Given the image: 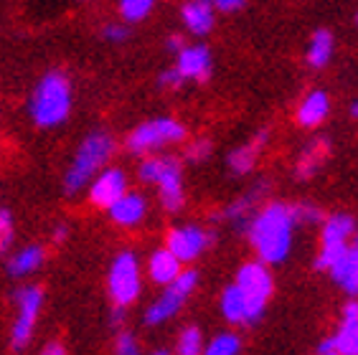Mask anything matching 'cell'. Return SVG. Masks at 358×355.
<instances>
[{
    "label": "cell",
    "mask_w": 358,
    "mask_h": 355,
    "mask_svg": "<svg viewBox=\"0 0 358 355\" xmlns=\"http://www.w3.org/2000/svg\"><path fill=\"white\" fill-rule=\"evenodd\" d=\"M264 140H267V132H259V135H257L249 145L236 147V150L229 155V165H231V171L234 173L252 171V168H255V160H257V152H259V147L264 145Z\"/></svg>",
    "instance_id": "obj_19"
},
{
    "label": "cell",
    "mask_w": 358,
    "mask_h": 355,
    "mask_svg": "<svg viewBox=\"0 0 358 355\" xmlns=\"http://www.w3.org/2000/svg\"><path fill=\"white\" fill-rule=\"evenodd\" d=\"M152 355H168V353H166V350H155Z\"/></svg>",
    "instance_id": "obj_43"
},
{
    "label": "cell",
    "mask_w": 358,
    "mask_h": 355,
    "mask_svg": "<svg viewBox=\"0 0 358 355\" xmlns=\"http://www.w3.org/2000/svg\"><path fill=\"white\" fill-rule=\"evenodd\" d=\"M183 137H186L183 124L176 122V119H168V117H160V119H150V122L140 124L138 130H132V135L127 137V150L148 152L160 147V145L178 143Z\"/></svg>",
    "instance_id": "obj_5"
},
{
    "label": "cell",
    "mask_w": 358,
    "mask_h": 355,
    "mask_svg": "<svg viewBox=\"0 0 358 355\" xmlns=\"http://www.w3.org/2000/svg\"><path fill=\"white\" fill-rule=\"evenodd\" d=\"M241 6H244L241 0H219L221 10H236V8H241Z\"/></svg>",
    "instance_id": "obj_39"
},
{
    "label": "cell",
    "mask_w": 358,
    "mask_h": 355,
    "mask_svg": "<svg viewBox=\"0 0 358 355\" xmlns=\"http://www.w3.org/2000/svg\"><path fill=\"white\" fill-rule=\"evenodd\" d=\"M341 355H358V322H343V328L333 338Z\"/></svg>",
    "instance_id": "obj_24"
},
{
    "label": "cell",
    "mask_w": 358,
    "mask_h": 355,
    "mask_svg": "<svg viewBox=\"0 0 358 355\" xmlns=\"http://www.w3.org/2000/svg\"><path fill=\"white\" fill-rule=\"evenodd\" d=\"M43 264V249L41 246H26L23 252H18L15 256H10L8 261V272L13 277H23V274L36 272Z\"/></svg>",
    "instance_id": "obj_20"
},
{
    "label": "cell",
    "mask_w": 358,
    "mask_h": 355,
    "mask_svg": "<svg viewBox=\"0 0 358 355\" xmlns=\"http://www.w3.org/2000/svg\"><path fill=\"white\" fill-rule=\"evenodd\" d=\"M259 193H262V191L257 188V191L252 193V196H244V198H239V201H236V203L229 205V208H227V216H229V219H236V216H244V213H247L249 208H252V203H255V198H257V196H259Z\"/></svg>",
    "instance_id": "obj_32"
},
{
    "label": "cell",
    "mask_w": 358,
    "mask_h": 355,
    "mask_svg": "<svg viewBox=\"0 0 358 355\" xmlns=\"http://www.w3.org/2000/svg\"><path fill=\"white\" fill-rule=\"evenodd\" d=\"M203 353V340H201L199 328H186L178 338V355H201Z\"/></svg>",
    "instance_id": "obj_26"
},
{
    "label": "cell",
    "mask_w": 358,
    "mask_h": 355,
    "mask_svg": "<svg viewBox=\"0 0 358 355\" xmlns=\"http://www.w3.org/2000/svg\"><path fill=\"white\" fill-rule=\"evenodd\" d=\"M211 152V143L208 140H199V143H193L191 147H188V160H203V157Z\"/></svg>",
    "instance_id": "obj_33"
},
{
    "label": "cell",
    "mask_w": 358,
    "mask_h": 355,
    "mask_svg": "<svg viewBox=\"0 0 358 355\" xmlns=\"http://www.w3.org/2000/svg\"><path fill=\"white\" fill-rule=\"evenodd\" d=\"M115 353L117 355H140V345L130 333H120L117 342H115Z\"/></svg>",
    "instance_id": "obj_31"
},
{
    "label": "cell",
    "mask_w": 358,
    "mask_h": 355,
    "mask_svg": "<svg viewBox=\"0 0 358 355\" xmlns=\"http://www.w3.org/2000/svg\"><path fill=\"white\" fill-rule=\"evenodd\" d=\"M64 233H66V229H64V226H59V229H56V236H54V239H56V241H62V239H64Z\"/></svg>",
    "instance_id": "obj_41"
},
{
    "label": "cell",
    "mask_w": 358,
    "mask_h": 355,
    "mask_svg": "<svg viewBox=\"0 0 358 355\" xmlns=\"http://www.w3.org/2000/svg\"><path fill=\"white\" fill-rule=\"evenodd\" d=\"M196 282H199V274L196 272H180L178 280L173 282V284H168V292L160 297L155 305H150V310L145 312V322L148 325H160V322H166L168 317H173V314L178 312L180 305L186 302V297L193 292V287H196Z\"/></svg>",
    "instance_id": "obj_7"
},
{
    "label": "cell",
    "mask_w": 358,
    "mask_h": 355,
    "mask_svg": "<svg viewBox=\"0 0 358 355\" xmlns=\"http://www.w3.org/2000/svg\"><path fill=\"white\" fill-rule=\"evenodd\" d=\"M160 201L168 211H178L183 205V183H180V165L173 157H163V171L158 178Z\"/></svg>",
    "instance_id": "obj_11"
},
{
    "label": "cell",
    "mask_w": 358,
    "mask_h": 355,
    "mask_svg": "<svg viewBox=\"0 0 358 355\" xmlns=\"http://www.w3.org/2000/svg\"><path fill=\"white\" fill-rule=\"evenodd\" d=\"M328 110H331V102H328V94L325 92H313V94L305 96V102L300 104L297 110V122L303 127H315L328 117Z\"/></svg>",
    "instance_id": "obj_16"
},
{
    "label": "cell",
    "mask_w": 358,
    "mask_h": 355,
    "mask_svg": "<svg viewBox=\"0 0 358 355\" xmlns=\"http://www.w3.org/2000/svg\"><path fill=\"white\" fill-rule=\"evenodd\" d=\"M343 322H358V302H348L343 310Z\"/></svg>",
    "instance_id": "obj_38"
},
{
    "label": "cell",
    "mask_w": 358,
    "mask_h": 355,
    "mask_svg": "<svg viewBox=\"0 0 358 355\" xmlns=\"http://www.w3.org/2000/svg\"><path fill=\"white\" fill-rule=\"evenodd\" d=\"M351 231H353V219H351V216H343V213L331 216V219L325 221L323 244H345V239H348V233H351Z\"/></svg>",
    "instance_id": "obj_22"
},
{
    "label": "cell",
    "mask_w": 358,
    "mask_h": 355,
    "mask_svg": "<svg viewBox=\"0 0 358 355\" xmlns=\"http://www.w3.org/2000/svg\"><path fill=\"white\" fill-rule=\"evenodd\" d=\"M331 54H333V36H331V31L320 28V31L313 36L310 51H308V61H310L313 66L320 68V66H325V64H328Z\"/></svg>",
    "instance_id": "obj_23"
},
{
    "label": "cell",
    "mask_w": 358,
    "mask_h": 355,
    "mask_svg": "<svg viewBox=\"0 0 358 355\" xmlns=\"http://www.w3.org/2000/svg\"><path fill=\"white\" fill-rule=\"evenodd\" d=\"M104 38H110V41H124V38H127V28L107 26V28H104Z\"/></svg>",
    "instance_id": "obj_35"
},
{
    "label": "cell",
    "mask_w": 358,
    "mask_h": 355,
    "mask_svg": "<svg viewBox=\"0 0 358 355\" xmlns=\"http://www.w3.org/2000/svg\"><path fill=\"white\" fill-rule=\"evenodd\" d=\"M41 302H43V292L38 287L18 289V317H15L13 333H10V342H13L15 350L26 348V342L31 340V333H34Z\"/></svg>",
    "instance_id": "obj_8"
},
{
    "label": "cell",
    "mask_w": 358,
    "mask_h": 355,
    "mask_svg": "<svg viewBox=\"0 0 358 355\" xmlns=\"http://www.w3.org/2000/svg\"><path fill=\"white\" fill-rule=\"evenodd\" d=\"M107 211H110L115 224L135 226L145 216V201H143V196H138V193H124L122 198H120L115 205H110Z\"/></svg>",
    "instance_id": "obj_15"
},
{
    "label": "cell",
    "mask_w": 358,
    "mask_h": 355,
    "mask_svg": "<svg viewBox=\"0 0 358 355\" xmlns=\"http://www.w3.org/2000/svg\"><path fill=\"white\" fill-rule=\"evenodd\" d=\"M124 193H127V178H124V173L110 168V171H104L102 175L92 183L90 198L94 205L110 208V205H115L120 198H122Z\"/></svg>",
    "instance_id": "obj_10"
},
{
    "label": "cell",
    "mask_w": 358,
    "mask_h": 355,
    "mask_svg": "<svg viewBox=\"0 0 358 355\" xmlns=\"http://www.w3.org/2000/svg\"><path fill=\"white\" fill-rule=\"evenodd\" d=\"M140 294V266L135 254L122 252L110 266V297L117 310L127 307Z\"/></svg>",
    "instance_id": "obj_4"
},
{
    "label": "cell",
    "mask_w": 358,
    "mask_h": 355,
    "mask_svg": "<svg viewBox=\"0 0 358 355\" xmlns=\"http://www.w3.org/2000/svg\"><path fill=\"white\" fill-rule=\"evenodd\" d=\"M211 241H214V236L196 229V226L176 229V231H171V236H168V252L178 261H191V259H196Z\"/></svg>",
    "instance_id": "obj_9"
},
{
    "label": "cell",
    "mask_w": 358,
    "mask_h": 355,
    "mask_svg": "<svg viewBox=\"0 0 358 355\" xmlns=\"http://www.w3.org/2000/svg\"><path fill=\"white\" fill-rule=\"evenodd\" d=\"M351 115H353V117H358V102H356V104H353V110H351Z\"/></svg>",
    "instance_id": "obj_42"
},
{
    "label": "cell",
    "mask_w": 358,
    "mask_h": 355,
    "mask_svg": "<svg viewBox=\"0 0 358 355\" xmlns=\"http://www.w3.org/2000/svg\"><path fill=\"white\" fill-rule=\"evenodd\" d=\"M112 150H115V143L107 132H92L74 155V163L66 171V178H64V191L74 196L76 191H82L87 180L94 175L99 168H102L107 160H110Z\"/></svg>",
    "instance_id": "obj_3"
},
{
    "label": "cell",
    "mask_w": 358,
    "mask_h": 355,
    "mask_svg": "<svg viewBox=\"0 0 358 355\" xmlns=\"http://www.w3.org/2000/svg\"><path fill=\"white\" fill-rule=\"evenodd\" d=\"M331 272L338 284H343L351 294L358 292V239L353 244V249H345L343 256L331 266Z\"/></svg>",
    "instance_id": "obj_14"
},
{
    "label": "cell",
    "mask_w": 358,
    "mask_h": 355,
    "mask_svg": "<svg viewBox=\"0 0 358 355\" xmlns=\"http://www.w3.org/2000/svg\"><path fill=\"white\" fill-rule=\"evenodd\" d=\"M183 21L193 34H208L214 26V8L208 3H188L183 6Z\"/></svg>",
    "instance_id": "obj_18"
},
{
    "label": "cell",
    "mask_w": 358,
    "mask_h": 355,
    "mask_svg": "<svg viewBox=\"0 0 358 355\" xmlns=\"http://www.w3.org/2000/svg\"><path fill=\"white\" fill-rule=\"evenodd\" d=\"M41 355H66V348H64L62 342H46Z\"/></svg>",
    "instance_id": "obj_37"
},
{
    "label": "cell",
    "mask_w": 358,
    "mask_h": 355,
    "mask_svg": "<svg viewBox=\"0 0 358 355\" xmlns=\"http://www.w3.org/2000/svg\"><path fill=\"white\" fill-rule=\"evenodd\" d=\"M345 249H348L345 244H323V252L317 256L315 266L317 269H331V266L345 254Z\"/></svg>",
    "instance_id": "obj_28"
},
{
    "label": "cell",
    "mask_w": 358,
    "mask_h": 355,
    "mask_svg": "<svg viewBox=\"0 0 358 355\" xmlns=\"http://www.w3.org/2000/svg\"><path fill=\"white\" fill-rule=\"evenodd\" d=\"M221 310H224V317H227L229 322H234V325L257 322L255 312H252V307H249L247 297L239 292L236 284H231V287L224 292V297H221Z\"/></svg>",
    "instance_id": "obj_13"
},
{
    "label": "cell",
    "mask_w": 358,
    "mask_h": 355,
    "mask_svg": "<svg viewBox=\"0 0 358 355\" xmlns=\"http://www.w3.org/2000/svg\"><path fill=\"white\" fill-rule=\"evenodd\" d=\"M180 82H183V76H180L176 68H168V71H163V74H160V84H163V87L178 89Z\"/></svg>",
    "instance_id": "obj_34"
},
{
    "label": "cell",
    "mask_w": 358,
    "mask_h": 355,
    "mask_svg": "<svg viewBox=\"0 0 358 355\" xmlns=\"http://www.w3.org/2000/svg\"><path fill=\"white\" fill-rule=\"evenodd\" d=\"M183 79H196V82H208L211 76V54L206 46H188L178 54V66H176Z\"/></svg>",
    "instance_id": "obj_12"
},
{
    "label": "cell",
    "mask_w": 358,
    "mask_h": 355,
    "mask_svg": "<svg viewBox=\"0 0 358 355\" xmlns=\"http://www.w3.org/2000/svg\"><path fill=\"white\" fill-rule=\"evenodd\" d=\"M150 8H152L150 0H124L122 6H120V13H122L124 21L138 23V21H143L145 15L150 13Z\"/></svg>",
    "instance_id": "obj_27"
},
{
    "label": "cell",
    "mask_w": 358,
    "mask_h": 355,
    "mask_svg": "<svg viewBox=\"0 0 358 355\" xmlns=\"http://www.w3.org/2000/svg\"><path fill=\"white\" fill-rule=\"evenodd\" d=\"M148 269H150L152 282H158V284H173L180 274V261L176 259L168 249H160V252H155L150 256Z\"/></svg>",
    "instance_id": "obj_17"
},
{
    "label": "cell",
    "mask_w": 358,
    "mask_h": 355,
    "mask_svg": "<svg viewBox=\"0 0 358 355\" xmlns=\"http://www.w3.org/2000/svg\"><path fill=\"white\" fill-rule=\"evenodd\" d=\"M236 287H239V292L247 297L249 307H252L255 317L259 320L264 312V305H267V300H269V294H272V287H275L269 272L259 264V261L244 264L239 269V274H236Z\"/></svg>",
    "instance_id": "obj_6"
},
{
    "label": "cell",
    "mask_w": 358,
    "mask_h": 355,
    "mask_svg": "<svg viewBox=\"0 0 358 355\" xmlns=\"http://www.w3.org/2000/svg\"><path fill=\"white\" fill-rule=\"evenodd\" d=\"M317 355H341L338 353V345L333 338H328V340L320 342V348H317Z\"/></svg>",
    "instance_id": "obj_36"
},
{
    "label": "cell",
    "mask_w": 358,
    "mask_h": 355,
    "mask_svg": "<svg viewBox=\"0 0 358 355\" xmlns=\"http://www.w3.org/2000/svg\"><path fill=\"white\" fill-rule=\"evenodd\" d=\"M292 211L285 203L267 205L249 226V239L255 244L259 259L267 264H280L287 259L292 246Z\"/></svg>",
    "instance_id": "obj_1"
},
{
    "label": "cell",
    "mask_w": 358,
    "mask_h": 355,
    "mask_svg": "<svg viewBox=\"0 0 358 355\" xmlns=\"http://www.w3.org/2000/svg\"><path fill=\"white\" fill-rule=\"evenodd\" d=\"M10 244H13V216H10V211H0V256L10 249Z\"/></svg>",
    "instance_id": "obj_29"
},
{
    "label": "cell",
    "mask_w": 358,
    "mask_h": 355,
    "mask_svg": "<svg viewBox=\"0 0 358 355\" xmlns=\"http://www.w3.org/2000/svg\"><path fill=\"white\" fill-rule=\"evenodd\" d=\"M168 48H171V51H183V38H180V36H171V38H168Z\"/></svg>",
    "instance_id": "obj_40"
},
{
    "label": "cell",
    "mask_w": 358,
    "mask_h": 355,
    "mask_svg": "<svg viewBox=\"0 0 358 355\" xmlns=\"http://www.w3.org/2000/svg\"><path fill=\"white\" fill-rule=\"evenodd\" d=\"M292 211V221H303V224H320L323 221V211L320 208H315V205H308V203H303V205H292L289 208Z\"/></svg>",
    "instance_id": "obj_30"
},
{
    "label": "cell",
    "mask_w": 358,
    "mask_h": 355,
    "mask_svg": "<svg viewBox=\"0 0 358 355\" xmlns=\"http://www.w3.org/2000/svg\"><path fill=\"white\" fill-rule=\"evenodd\" d=\"M328 157V140H315L297 160V178H310Z\"/></svg>",
    "instance_id": "obj_21"
},
{
    "label": "cell",
    "mask_w": 358,
    "mask_h": 355,
    "mask_svg": "<svg viewBox=\"0 0 358 355\" xmlns=\"http://www.w3.org/2000/svg\"><path fill=\"white\" fill-rule=\"evenodd\" d=\"M71 110V84L62 71H48L31 99V117L38 127L62 124Z\"/></svg>",
    "instance_id": "obj_2"
},
{
    "label": "cell",
    "mask_w": 358,
    "mask_h": 355,
    "mask_svg": "<svg viewBox=\"0 0 358 355\" xmlns=\"http://www.w3.org/2000/svg\"><path fill=\"white\" fill-rule=\"evenodd\" d=\"M241 348V342L236 335H219V338H214V340L208 342V348L203 350L201 355H236Z\"/></svg>",
    "instance_id": "obj_25"
}]
</instances>
